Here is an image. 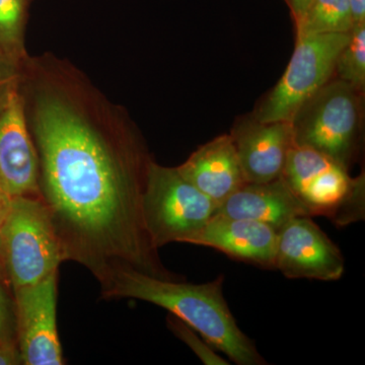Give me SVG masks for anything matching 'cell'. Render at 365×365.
Returning <instances> with one entry per match:
<instances>
[{
    "mask_svg": "<svg viewBox=\"0 0 365 365\" xmlns=\"http://www.w3.org/2000/svg\"><path fill=\"white\" fill-rule=\"evenodd\" d=\"M1 255L11 290L35 284L66 261L51 215L40 197H14L1 230Z\"/></svg>",
    "mask_w": 365,
    "mask_h": 365,
    "instance_id": "3",
    "label": "cell"
},
{
    "mask_svg": "<svg viewBox=\"0 0 365 365\" xmlns=\"http://www.w3.org/2000/svg\"><path fill=\"white\" fill-rule=\"evenodd\" d=\"M57 278L58 271L13 290L16 342L23 364H63L57 332Z\"/></svg>",
    "mask_w": 365,
    "mask_h": 365,
    "instance_id": "7",
    "label": "cell"
},
{
    "mask_svg": "<svg viewBox=\"0 0 365 365\" xmlns=\"http://www.w3.org/2000/svg\"><path fill=\"white\" fill-rule=\"evenodd\" d=\"M26 0H0V55L19 68L25 56Z\"/></svg>",
    "mask_w": 365,
    "mask_h": 365,
    "instance_id": "15",
    "label": "cell"
},
{
    "mask_svg": "<svg viewBox=\"0 0 365 365\" xmlns=\"http://www.w3.org/2000/svg\"><path fill=\"white\" fill-rule=\"evenodd\" d=\"M9 201H11V197L7 196L6 194L0 189V281L6 285H9V282H7L6 271H4V262H2L1 230L2 227H4V220H6L7 210H9Z\"/></svg>",
    "mask_w": 365,
    "mask_h": 365,
    "instance_id": "21",
    "label": "cell"
},
{
    "mask_svg": "<svg viewBox=\"0 0 365 365\" xmlns=\"http://www.w3.org/2000/svg\"><path fill=\"white\" fill-rule=\"evenodd\" d=\"M35 132L41 199L66 260L85 266L98 282L117 266L175 279L144 227L143 196L150 160L115 148L58 101L41 104Z\"/></svg>",
    "mask_w": 365,
    "mask_h": 365,
    "instance_id": "1",
    "label": "cell"
},
{
    "mask_svg": "<svg viewBox=\"0 0 365 365\" xmlns=\"http://www.w3.org/2000/svg\"><path fill=\"white\" fill-rule=\"evenodd\" d=\"M0 189L7 196L40 197V163L18 88L0 108Z\"/></svg>",
    "mask_w": 365,
    "mask_h": 365,
    "instance_id": "9",
    "label": "cell"
},
{
    "mask_svg": "<svg viewBox=\"0 0 365 365\" xmlns=\"http://www.w3.org/2000/svg\"><path fill=\"white\" fill-rule=\"evenodd\" d=\"M0 343L18 345L14 297H9L6 287L1 281H0Z\"/></svg>",
    "mask_w": 365,
    "mask_h": 365,
    "instance_id": "19",
    "label": "cell"
},
{
    "mask_svg": "<svg viewBox=\"0 0 365 365\" xmlns=\"http://www.w3.org/2000/svg\"><path fill=\"white\" fill-rule=\"evenodd\" d=\"M100 284L105 299L143 300L167 309L235 364H267L253 341L240 329L228 307L223 294L222 274L211 282L193 284L117 266Z\"/></svg>",
    "mask_w": 365,
    "mask_h": 365,
    "instance_id": "2",
    "label": "cell"
},
{
    "mask_svg": "<svg viewBox=\"0 0 365 365\" xmlns=\"http://www.w3.org/2000/svg\"><path fill=\"white\" fill-rule=\"evenodd\" d=\"M278 232L256 220L215 215L187 244L217 250L237 260L274 269Z\"/></svg>",
    "mask_w": 365,
    "mask_h": 365,
    "instance_id": "11",
    "label": "cell"
},
{
    "mask_svg": "<svg viewBox=\"0 0 365 365\" xmlns=\"http://www.w3.org/2000/svg\"><path fill=\"white\" fill-rule=\"evenodd\" d=\"M177 169L217 206L247 182L230 134L201 145Z\"/></svg>",
    "mask_w": 365,
    "mask_h": 365,
    "instance_id": "13",
    "label": "cell"
},
{
    "mask_svg": "<svg viewBox=\"0 0 365 365\" xmlns=\"http://www.w3.org/2000/svg\"><path fill=\"white\" fill-rule=\"evenodd\" d=\"M247 182H266L282 176L288 151L294 145L292 122H262L250 118L232 134Z\"/></svg>",
    "mask_w": 365,
    "mask_h": 365,
    "instance_id": "10",
    "label": "cell"
},
{
    "mask_svg": "<svg viewBox=\"0 0 365 365\" xmlns=\"http://www.w3.org/2000/svg\"><path fill=\"white\" fill-rule=\"evenodd\" d=\"M335 72L361 93L365 86V23L353 26L349 42L341 51Z\"/></svg>",
    "mask_w": 365,
    "mask_h": 365,
    "instance_id": "17",
    "label": "cell"
},
{
    "mask_svg": "<svg viewBox=\"0 0 365 365\" xmlns=\"http://www.w3.org/2000/svg\"><path fill=\"white\" fill-rule=\"evenodd\" d=\"M274 269L289 279L336 281L344 274L345 259L311 217L302 216L278 230Z\"/></svg>",
    "mask_w": 365,
    "mask_h": 365,
    "instance_id": "8",
    "label": "cell"
},
{
    "mask_svg": "<svg viewBox=\"0 0 365 365\" xmlns=\"http://www.w3.org/2000/svg\"><path fill=\"white\" fill-rule=\"evenodd\" d=\"M215 215L256 220L277 232L295 217H312L306 204L282 177L266 182H246L216 207Z\"/></svg>",
    "mask_w": 365,
    "mask_h": 365,
    "instance_id": "12",
    "label": "cell"
},
{
    "mask_svg": "<svg viewBox=\"0 0 365 365\" xmlns=\"http://www.w3.org/2000/svg\"><path fill=\"white\" fill-rule=\"evenodd\" d=\"M353 26L365 23V0H349Z\"/></svg>",
    "mask_w": 365,
    "mask_h": 365,
    "instance_id": "23",
    "label": "cell"
},
{
    "mask_svg": "<svg viewBox=\"0 0 365 365\" xmlns=\"http://www.w3.org/2000/svg\"><path fill=\"white\" fill-rule=\"evenodd\" d=\"M290 7H292V14H294L295 23L302 18V14L306 11L311 0H287Z\"/></svg>",
    "mask_w": 365,
    "mask_h": 365,
    "instance_id": "24",
    "label": "cell"
},
{
    "mask_svg": "<svg viewBox=\"0 0 365 365\" xmlns=\"http://www.w3.org/2000/svg\"><path fill=\"white\" fill-rule=\"evenodd\" d=\"M217 205L180 174L150 160L143 196L144 227L155 250L187 242L215 215Z\"/></svg>",
    "mask_w": 365,
    "mask_h": 365,
    "instance_id": "4",
    "label": "cell"
},
{
    "mask_svg": "<svg viewBox=\"0 0 365 365\" xmlns=\"http://www.w3.org/2000/svg\"><path fill=\"white\" fill-rule=\"evenodd\" d=\"M168 326L179 339L193 350L194 353L199 357V359L206 365H230V362L222 359V356L215 353V348L212 347L207 341L204 340L201 335L187 325L182 319L177 318L170 314L168 317Z\"/></svg>",
    "mask_w": 365,
    "mask_h": 365,
    "instance_id": "18",
    "label": "cell"
},
{
    "mask_svg": "<svg viewBox=\"0 0 365 365\" xmlns=\"http://www.w3.org/2000/svg\"><path fill=\"white\" fill-rule=\"evenodd\" d=\"M350 37L351 31L297 38L287 71L254 117L262 122H292L300 107L330 81Z\"/></svg>",
    "mask_w": 365,
    "mask_h": 365,
    "instance_id": "6",
    "label": "cell"
},
{
    "mask_svg": "<svg viewBox=\"0 0 365 365\" xmlns=\"http://www.w3.org/2000/svg\"><path fill=\"white\" fill-rule=\"evenodd\" d=\"M18 88V68L0 55V108Z\"/></svg>",
    "mask_w": 365,
    "mask_h": 365,
    "instance_id": "20",
    "label": "cell"
},
{
    "mask_svg": "<svg viewBox=\"0 0 365 365\" xmlns=\"http://www.w3.org/2000/svg\"><path fill=\"white\" fill-rule=\"evenodd\" d=\"M333 163H336L323 153L307 146L294 143L288 151L281 177L299 198L307 182Z\"/></svg>",
    "mask_w": 365,
    "mask_h": 365,
    "instance_id": "16",
    "label": "cell"
},
{
    "mask_svg": "<svg viewBox=\"0 0 365 365\" xmlns=\"http://www.w3.org/2000/svg\"><path fill=\"white\" fill-rule=\"evenodd\" d=\"M359 93L340 78L327 83L292 119L294 143L323 153L348 170L356 153Z\"/></svg>",
    "mask_w": 365,
    "mask_h": 365,
    "instance_id": "5",
    "label": "cell"
},
{
    "mask_svg": "<svg viewBox=\"0 0 365 365\" xmlns=\"http://www.w3.org/2000/svg\"><path fill=\"white\" fill-rule=\"evenodd\" d=\"M297 38L327 33H348L353 21L349 0H311L297 21Z\"/></svg>",
    "mask_w": 365,
    "mask_h": 365,
    "instance_id": "14",
    "label": "cell"
},
{
    "mask_svg": "<svg viewBox=\"0 0 365 365\" xmlns=\"http://www.w3.org/2000/svg\"><path fill=\"white\" fill-rule=\"evenodd\" d=\"M23 364L19 346L0 343V365Z\"/></svg>",
    "mask_w": 365,
    "mask_h": 365,
    "instance_id": "22",
    "label": "cell"
}]
</instances>
